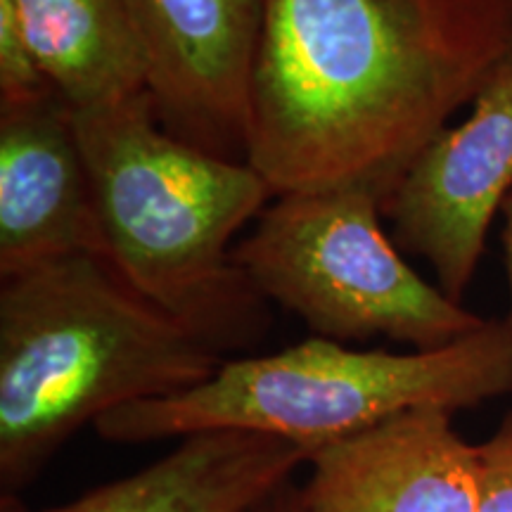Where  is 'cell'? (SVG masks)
Listing matches in <instances>:
<instances>
[{
	"label": "cell",
	"instance_id": "obj_1",
	"mask_svg": "<svg viewBox=\"0 0 512 512\" xmlns=\"http://www.w3.org/2000/svg\"><path fill=\"white\" fill-rule=\"evenodd\" d=\"M512 57V0H266L247 162L384 202Z\"/></svg>",
	"mask_w": 512,
	"mask_h": 512
},
{
	"label": "cell",
	"instance_id": "obj_2",
	"mask_svg": "<svg viewBox=\"0 0 512 512\" xmlns=\"http://www.w3.org/2000/svg\"><path fill=\"white\" fill-rule=\"evenodd\" d=\"M105 254L0 278V491L15 498L79 430L207 382L221 363Z\"/></svg>",
	"mask_w": 512,
	"mask_h": 512
},
{
	"label": "cell",
	"instance_id": "obj_3",
	"mask_svg": "<svg viewBox=\"0 0 512 512\" xmlns=\"http://www.w3.org/2000/svg\"><path fill=\"white\" fill-rule=\"evenodd\" d=\"M74 124L107 259L216 354L259 347L271 309L230 242L275 197L266 178L171 136L150 91L74 112Z\"/></svg>",
	"mask_w": 512,
	"mask_h": 512
},
{
	"label": "cell",
	"instance_id": "obj_4",
	"mask_svg": "<svg viewBox=\"0 0 512 512\" xmlns=\"http://www.w3.org/2000/svg\"><path fill=\"white\" fill-rule=\"evenodd\" d=\"M512 394V323L439 349H351L323 337L268 356L226 358L207 382L107 413L95 432L114 444H150L209 430H245L318 448L413 408L465 411Z\"/></svg>",
	"mask_w": 512,
	"mask_h": 512
},
{
	"label": "cell",
	"instance_id": "obj_5",
	"mask_svg": "<svg viewBox=\"0 0 512 512\" xmlns=\"http://www.w3.org/2000/svg\"><path fill=\"white\" fill-rule=\"evenodd\" d=\"M382 200L361 188L278 195L233 249L268 304L339 344L384 337L439 349L484 320L427 283L382 228Z\"/></svg>",
	"mask_w": 512,
	"mask_h": 512
},
{
	"label": "cell",
	"instance_id": "obj_6",
	"mask_svg": "<svg viewBox=\"0 0 512 512\" xmlns=\"http://www.w3.org/2000/svg\"><path fill=\"white\" fill-rule=\"evenodd\" d=\"M512 190V57L458 126L422 152L384 202L401 252L432 266L439 290L463 304L489 228Z\"/></svg>",
	"mask_w": 512,
	"mask_h": 512
},
{
	"label": "cell",
	"instance_id": "obj_7",
	"mask_svg": "<svg viewBox=\"0 0 512 512\" xmlns=\"http://www.w3.org/2000/svg\"><path fill=\"white\" fill-rule=\"evenodd\" d=\"M124 3L143 46L159 124L192 147L247 162L266 0Z\"/></svg>",
	"mask_w": 512,
	"mask_h": 512
},
{
	"label": "cell",
	"instance_id": "obj_8",
	"mask_svg": "<svg viewBox=\"0 0 512 512\" xmlns=\"http://www.w3.org/2000/svg\"><path fill=\"white\" fill-rule=\"evenodd\" d=\"M306 465V512H479V451L444 408L394 415Z\"/></svg>",
	"mask_w": 512,
	"mask_h": 512
},
{
	"label": "cell",
	"instance_id": "obj_9",
	"mask_svg": "<svg viewBox=\"0 0 512 512\" xmlns=\"http://www.w3.org/2000/svg\"><path fill=\"white\" fill-rule=\"evenodd\" d=\"M105 254L74 112L57 93L0 107V278Z\"/></svg>",
	"mask_w": 512,
	"mask_h": 512
},
{
	"label": "cell",
	"instance_id": "obj_10",
	"mask_svg": "<svg viewBox=\"0 0 512 512\" xmlns=\"http://www.w3.org/2000/svg\"><path fill=\"white\" fill-rule=\"evenodd\" d=\"M309 458L304 446L268 434L197 432L143 470L38 512H249ZM3 512L22 510L3 498Z\"/></svg>",
	"mask_w": 512,
	"mask_h": 512
},
{
	"label": "cell",
	"instance_id": "obj_11",
	"mask_svg": "<svg viewBox=\"0 0 512 512\" xmlns=\"http://www.w3.org/2000/svg\"><path fill=\"white\" fill-rule=\"evenodd\" d=\"M38 67L72 112L147 91V62L124 0H15Z\"/></svg>",
	"mask_w": 512,
	"mask_h": 512
},
{
	"label": "cell",
	"instance_id": "obj_12",
	"mask_svg": "<svg viewBox=\"0 0 512 512\" xmlns=\"http://www.w3.org/2000/svg\"><path fill=\"white\" fill-rule=\"evenodd\" d=\"M55 93L31 53L15 0H0V107Z\"/></svg>",
	"mask_w": 512,
	"mask_h": 512
},
{
	"label": "cell",
	"instance_id": "obj_13",
	"mask_svg": "<svg viewBox=\"0 0 512 512\" xmlns=\"http://www.w3.org/2000/svg\"><path fill=\"white\" fill-rule=\"evenodd\" d=\"M479 451V512H512V411Z\"/></svg>",
	"mask_w": 512,
	"mask_h": 512
},
{
	"label": "cell",
	"instance_id": "obj_14",
	"mask_svg": "<svg viewBox=\"0 0 512 512\" xmlns=\"http://www.w3.org/2000/svg\"><path fill=\"white\" fill-rule=\"evenodd\" d=\"M249 512H306L302 496H299V486L292 482L280 486L271 496L264 498L259 505H254Z\"/></svg>",
	"mask_w": 512,
	"mask_h": 512
},
{
	"label": "cell",
	"instance_id": "obj_15",
	"mask_svg": "<svg viewBox=\"0 0 512 512\" xmlns=\"http://www.w3.org/2000/svg\"><path fill=\"white\" fill-rule=\"evenodd\" d=\"M501 219H503V230H501V245H503V268L505 278H508V292H510V306L505 318L512 323V190L510 195L505 197L501 207Z\"/></svg>",
	"mask_w": 512,
	"mask_h": 512
}]
</instances>
